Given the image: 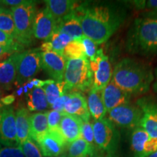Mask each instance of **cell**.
<instances>
[{
    "label": "cell",
    "instance_id": "1",
    "mask_svg": "<svg viewBox=\"0 0 157 157\" xmlns=\"http://www.w3.org/2000/svg\"><path fill=\"white\" fill-rule=\"evenodd\" d=\"M73 15L79 20L84 36L97 44L107 42L124 21L122 13L106 5L80 3Z\"/></svg>",
    "mask_w": 157,
    "mask_h": 157
},
{
    "label": "cell",
    "instance_id": "2",
    "mask_svg": "<svg viewBox=\"0 0 157 157\" xmlns=\"http://www.w3.org/2000/svg\"><path fill=\"white\" fill-rule=\"evenodd\" d=\"M112 80L118 87L132 95L146 93L154 81V74L150 66L127 58L115 66Z\"/></svg>",
    "mask_w": 157,
    "mask_h": 157
},
{
    "label": "cell",
    "instance_id": "3",
    "mask_svg": "<svg viewBox=\"0 0 157 157\" xmlns=\"http://www.w3.org/2000/svg\"><path fill=\"white\" fill-rule=\"evenodd\" d=\"M127 50L132 53H157V17H146L135 20L127 38Z\"/></svg>",
    "mask_w": 157,
    "mask_h": 157
},
{
    "label": "cell",
    "instance_id": "4",
    "mask_svg": "<svg viewBox=\"0 0 157 157\" xmlns=\"http://www.w3.org/2000/svg\"><path fill=\"white\" fill-rule=\"evenodd\" d=\"M63 78L66 92L91 90L93 74L90 69L89 60L87 58L68 60Z\"/></svg>",
    "mask_w": 157,
    "mask_h": 157
},
{
    "label": "cell",
    "instance_id": "5",
    "mask_svg": "<svg viewBox=\"0 0 157 157\" xmlns=\"http://www.w3.org/2000/svg\"><path fill=\"white\" fill-rule=\"evenodd\" d=\"M17 34V42L29 47L34 39V23L37 10L36 2L25 1L22 5L10 7Z\"/></svg>",
    "mask_w": 157,
    "mask_h": 157
},
{
    "label": "cell",
    "instance_id": "6",
    "mask_svg": "<svg viewBox=\"0 0 157 157\" xmlns=\"http://www.w3.org/2000/svg\"><path fill=\"white\" fill-rule=\"evenodd\" d=\"M93 126L95 144L108 155L113 156L117 152L119 142V134L115 125L105 117L94 121Z\"/></svg>",
    "mask_w": 157,
    "mask_h": 157
},
{
    "label": "cell",
    "instance_id": "7",
    "mask_svg": "<svg viewBox=\"0 0 157 157\" xmlns=\"http://www.w3.org/2000/svg\"><path fill=\"white\" fill-rule=\"evenodd\" d=\"M40 49H33L17 53L15 86H21L33 78L42 68Z\"/></svg>",
    "mask_w": 157,
    "mask_h": 157
},
{
    "label": "cell",
    "instance_id": "8",
    "mask_svg": "<svg viewBox=\"0 0 157 157\" xmlns=\"http://www.w3.org/2000/svg\"><path fill=\"white\" fill-rule=\"evenodd\" d=\"M90 69L93 74L92 90L102 91L112 79L113 70L109 58L102 49H98L94 59L90 60Z\"/></svg>",
    "mask_w": 157,
    "mask_h": 157
},
{
    "label": "cell",
    "instance_id": "9",
    "mask_svg": "<svg viewBox=\"0 0 157 157\" xmlns=\"http://www.w3.org/2000/svg\"><path fill=\"white\" fill-rule=\"evenodd\" d=\"M106 115L107 119L113 124L123 128L135 129L139 127L143 111L137 105L129 103L108 111Z\"/></svg>",
    "mask_w": 157,
    "mask_h": 157
},
{
    "label": "cell",
    "instance_id": "10",
    "mask_svg": "<svg viewBox=\"0 0 157 157\" xmlns=\"http://www.w3.org/2000/svg\"><path fill=\"white\" fill-rule=\"evenodd\" d=\"M0 143L7 147H17L15 113L12 106L0 110Z\"/></svg>",
    "mask_w": 157,
    "mask_h": 157
},
{
    "label": "cell",
    "instance_id": "11",
    "mask_svg": "<svg viewBox=\"0 0 157 157\" xmlns=\"http://www.w3.org/2000/svg\"><path fill=\"white\" fill-rule=\"evenodd\" d=\"M42 68L56 82L63 81L66 60L63 56L56 52H42Z\"/></svg>",
    "mask_w": 157,
    "mask_h": 157
},
{
    "label": "cell",
    "instance_id": "12",
    "mask_svg": "<svg viewBox=\"0 0 157 157\" xmlns=\"http://www.w3.org/2000/svg\"><path fill=\"white\" fill-rule=\"evenodd\" d=\"M137 105L143 111L139 124L151 137L157 138V104L146 98H141Z\"/></svg>",
    "mask_w": 157,
    "mask_h": 157
},
{
    "label": "cell",
    "instance_id": "13",
    "mask_svg": "<svg viewBox=\"0 0 157 157\" xmlns=\"http://www.w3.org/2000/svg\"><path fill=\"white\" fill-rule=\"evenodd\" d=\"M43 156L46 157H58L63 154L66 141L60 131H49L36 143Z\"/></svg>",
    "mask_w": 157,
    "mask_h": 157
},
{
    "label": "cell",
    "instance_id": "14",
    "mask_svg": "<svg viewBox=\"0 0 157 157\" xmlns=\"http://www.w3.org/2000/svg\"><path fill=\"white\" fill-rule=\"evenodd\" d=\"M57 29V22L45 7L37 12L34 23V36L38 39L48 41Z\"/></svg>",
    "mask_w": 157,
    "mask_h": 157
},
{
    "label": "cell",
    "instance_id": "15",
    "mask_svg": "<svg viewBox=\"0 0 157 157\" xmlns=\"http://www.w3.org/2000/svg\"><path fill=\"white\" fill-rule=\"evenodd\" d=\"M102 98L108 111L121 105L129 104L131 95L119 87L112 79L101 91Z\"/></svg>",
    "mask_w": 157,
    "mask_h": 157
},
{
    "label": "cell",
    "instance_id": "16",
    "mask_svg": "<svg viewBox=\"0 0 157 157\" xmlns=\"http://www.w3.org/2000/svg\"><path fill=\"white\" fill-rule=\"evenodd\" d=\"M63 113L75 116L84 121H89L90 119L87 100L78 92L68 93V98L65 105Z\"/></svg>",
    "mask_w": 157,
    "mask_h": 157
},
{
    "label": "cell",
    "instance_id": "17",
    "mask_svg": "<svg viewBox=\"0 0 157 157\" xmlns=\"http://www.w3.org/2000/svg\"><path fill=\"white\" fill-rule=\"evenodd\" d=\"M82 120L75 116L62 113L59 131L66 143H71L81 137Z\"/></svg>",
    "mask_w": 157,
    "mask_h": 157
},
{
    "label": "cell",
    "instance_id": "18",
    "mask_svg": "<svg viewBox=\"0 0 157 157\" xmlns=\"http://www.w3.org/2000/svg\"><path fill=\"white\" fill-rule=\"evenodd\" d=\"M46 8L56 21L57 25L60 21L73 14L80 3L71 0H47Z\"/></svg>",
    "mask_w": 157,
    "mask_h": 157
},
{
    "label": "cell",
    "instance_id": "19",
    "mask_svg": "<svg viewBox=\"0 0 157 157\" xmlns=\"http://www.w3.org/2000/svg\"><path fill=\"white\" fill-rule=\"evenodd\" d=\"M17 58V53L13 54L5 61L0 63V87L4 90H11L15 83Z\"/></svg>",
    "mask_w": 157,
    "mask_h": 157
},
{
    "label": "cell",
    "instance_id": "20",
    "mask_svg": "<svg viewBox=\"0 0 157 157\" xmlns=\"http://www.w3.org/2000/svg\"><path fill=\"white\" fill-rule=\"evenodd\" d=\"M30 117L29 110L23 105H17L15 111L17 138L21 145L29 137L30 135Z\"/></svg>",
    "mask_w": 157,
    "mask_h": 157
},
{
    "label": "cell",
    "instance_id": "21",
    "mask_svg": "<svg viewBox=\"0 0 157 157\" xmlns=\"http://www.w3.org/2000/svg\"><path fill=\"white\" fill-rule=\"evenodd\" d=\"M48 112H38L30 117V135L29 137L37 143L49 132Z\"/></svg>",
    "mask_w": 157,
    "mask_h": 157
},
{
    "label": "cell",
    "instance_id": "22",
    "mask_svg": "<svg viewBox=\"0 0 157 157\" xmlns=\"http://www.w3.org/2000/svg\"><path fill=\"white\" fill-rule=\"evenodd\" d=\"M56 31L67 34L72 41L80 40L84 36L79 20L73 14L58 23Z\"/></svg>",
    "mask_w": 157,
    "mask_h": 157
},
{
    "label": "cell",
    "instance_id": "23",
    "mask_svg": "<svg viewBox=\"0 0 157 157\" xmlns=\"http://www.w3.org/2000/svg\"><path fill=\"white\" fill-rule=\"evenodd\" d=\"M87 102L90 114L93 118L94 121L100 120L105 117L107 110L103 103L101 91L90 90Z\"/></svg>",
    "mask_w": 157,
    "mask_h": 157
},
{
    "label": "cell",
    "instance_id": "24",
    "mask_svg": "<svg viewBox=\"0 0 157 157\" xmlns=\"http://www.w3.org/2000/svg\"><path fill=\"white\" fill-rule=\"evenodd\" d=\"M67 157H97L95 146L86 142L82 137L69 143Z\"/></svg>",
    "mask_w": 157,
    "mask_h": 157
},
{
    "label": "cell",
    "instance_id": "25",
    "mask_svg": "<svg viewBox=\"0 0 157 157\" xmlns=\"http://www.w3.org/2000/svg\"><path fill=\"white\" fill-rule=\"evenodd\" d=\"M25 98L27 100V106L29 111H44L49 107L46 95L42 87H35L34 90L29 91Z\"/></svg>",
    "mask_w": 157,
    "mask_h": 157
},
{
    "label": "cell",
    "instance_id": "26",
    "mask_svg": "<svg viewBox=\"0 0 157 157\" xmlns=\"http://www.w3.org/2000/svg\"><path fill=\"white\" fill-rule=\"evenodd\" d=\"M151 136L142 127H137L131 135V149L134 157H143V151L147 141Z\"/></svg>",
    "mask_w": 157,
    "mask_h": 157
},
{
    "label": "cell",
    "instance_id": "27",
    "mask_svg": "<svg viewBox=\"0 0 157 157\" xmlns=\"http://www.w3.org/2000/svg\"><path fill=\"white\" fill-rule=\"evenodd\" d=\"M0 30L17 41V34L14 18L10 10L4 8L0 12Z\"/></svg>",
    "mask_w": 157,
    "mask_h": 157
},
{
    "label": "cell",
    "instance_id": "28",
    "mask_svg": "<svg viewBox=\"0 0 157 157\" xmlns=\"http://www.w3.org/2000/svg\"><path fill=\"white\" fill-rule=\"evenodd\" d=\"M42 88L44 90L49 106L50 107L66 93V84L64 81L60 82H54L52 84H47Z\"/></svg>",
    "mask_w": 157,
    "mask_h": 157
},
{
    "label": "cell",
    "instance_id": "29",
    "mask_svg": "<svg viewBox=\"0 0 157 157\" xmlns=\"http://www.w3.org/2000/svg\"><path fill=\"white\" fill-rule=\"evenodd\" d=\"M63 57L66 60L71 59L87 58L81 39L73 40L66 45L64 49Z\"/></svg>",
    "mask_w": 157,
    "mask_h": 157
},
{
    "label": "cell",
    "instance_id": "30",
    "mask_svg": "<svg viewBox=\"0 0 157 157\" xmlns=\"http://www.w3.org/2000/svg\"><path fill=\"white\" fill-rule=\"evenodd\" d=\"M71 41L72 39L67 34L60 33L58 31H55L52 36L48 40V42H50L51 45H52V52H55L60 55V56H63L65 48Z\"/></svg>",
    "mask_w": 157,
    "mask_h": 157
},
{
    "label": "cell",
    "instance_id": "31",
    "mask_svg": "<svg viewBox=\"0 0 157 157\" xmlns=\"http://www.w3.org/2000/svg\"><path fill=\"white\" fill-rule=\"evenodd\" d=\"M0 46L5 50L7 53L13 55L19 53L23 50L24 47L20 44L17 41L12 38L8 34L0 30Z\"/></svg>",
    "mask_w": 157,
    "mask_h": 157
},
{
    "label": "cell",
    "instance_id": "32",
    "mask_svg": "<svg viewBox=\"0 0 157 157\" xmlns=\"http://www.w3.org/2000/svg\"><path fill=\"white\" fill-rule=\"evenodd\" d=\"M20 146L25 157H43L39 145L30 137Z\"/></svg>",
    "mask_w": 157,
    "mask_h": 157
},
{
    "label": "cell",
    "instance_id": "33",
    "mask_svg": "<svg viewBox=\"0 0 157 157\" xmlns=\"http://www.w3.org/2000/svg\"><path fill=\"white\" fill-rule=\"evenodd\" d=\"M81 41L84 46V51H85L86 57L89 60V61L92 60L95 57L96 53H97L98 50L97 47L98 44L95 42H93L92 39L85 36L82 37Z\"/></svg>",
    "mask_w": 157,
    "mask_h": 157
},
{
    "label": "cell",
    "instance_id": "34",
    "mask_svg": "<svg viewBox=\"0 0 157 157\" xmlns=\"http://www.w3.org/2000/svg\"><path fill=\"white\" fill-rule=\"evenodd\" d=\"M81 137L84 139L86 142L90 144L95 146V141H94V132L93 124L90 121H82L81 127Z\"/></svg>",
    "mask_w": 157,
    "mask_h": 157
},
{
    "label": "cell",
    "instance_id": "35",
    "mask_svg": "<svg viewBox=\"0 0 157 157\" xmlns=\"http://www.w3.org/2000/svg\"><path fill=\"white\" fill-rule=\"evenodd\" d=\"M62 113L52 110L48 112V121L49 131H59Z\"/></svg>",
    "mask_w": 157,
    "mask_h": 157
},
{
    "label": "cell",
    "instance_id": "36",
    "mask_svg": "<svg viewBox=\"0 0 157 157\" xmlns=\"http://www.w3.org/2000/svg\"><path fill=\"white\" fill-rule=\"evenodd\" d=\"M0 157H25V156L19 146L0 149Z\"/></svg>",
    "mask_w": 157,
    "mask_h": 157
},
{
    "label": "cell",
    "instance_id": "37",
    "mask_svg": "<svg viewBox=\"0 0 157 157\" xmlns=\"http://www.w3.org/2000/svg\"><path fill=\"white\" fill-rule=\"evenodd\" d=\"M68 94H65L63 96H61L59 99L57 101L56 103H55L53 105L51 106L52 110H55V111H59V112L63 113L64 111V107L65 105H66V101H68Z\"/></svg>",
    "mask_w": 157,
    "mask_h": 157
},
{
    "label": "cell",
    "instance_id": "38",
    "mask_svg": "<svg viewBox=\"0 0 157 157\" xmlns=\"http://www.w3.org/2000/svg\"><path fill=\"white\" fill-rule=\"evenodd\" d=\"M16 87H17V89L15 90L13 95H14L15 98L16 103H20V102L23 101L24 90H23V85L16 86Z\"/></svg>",
    "mask_w": 157,
    "mask_h": 157
},
{
    "label": "cell",
    "instance_id": "39",
    "mask_svg": "<svg viewBox=\"0 0 157 157\" xmlns=\"http://www.w3.org/2000/svg\"><path fill=\"white\" fill-rule=\"evenodd\" d=\"M25 2V1L24 0H3V1H2V3L4 5L10 6L11 7H13L22 5Z\"/></svg>",
    "mask_w": 157,
    "mask_h": 157
},
{
    "label": "cell",
    "instance_id": "40",
    "mask_svg": "<svg viewBox=\"0 0 157 157\" xmlns=\"http://www.w3.org/2000/svg\"><path fill=\"white\" fill-rule=\"evenodd\" d=\"M15 101V98L13 94L4 96L2 99V102L4 105H6V106H9V105H10L12 103H14Z\"/></svg>",
    "mask_w": 157,
    "mask_h": 157
},
{
    "label": "cell",
    "instance_id": "41",
    "mask_svg": "<svg viewBox=\"0 0 157 157\" xmlns=\"http://www.w3.org/2000/svg\"><path fill=\"white\" fill-rule=\"evenodd\" d=\"M146 7L148 9L157 13V0H149V1H146Z\"/></svg>",
    "mask_w": 157,
    "mask_h": 157
},
{
    "label": "cell",
    "instance_id": "42",
    "mask_svg": "<svg viewBox=\"0 0 157 157\" xmlns=\"http://www.w3.org/2000/svg\"><path fill=\"white\" fill-rule=\"evenodd\" d=\"M10 56H12V55L7 53V52L0 46V61L7 60Z\"/></svg>",
    "mask_w": 157,
    "mask_h": 157
},
{
    "label": "cell",
    "instance_id": "43",
    "mask_svg": "<svg viewBox=\"0 0 157 157\" xmlns=\"http://www.w3.org/2000/svg\"><path fill=\"white\" fill-rule=\"evenodd\" d=\"M134 4L137 8L143 9L146 7V1H134Z\"/></svg>",
    "mask_w": 157,
    "mask_h": 157
},
{
    "label": "cell",
    "instance_id": "44",
    "mask_svg": "<svg viewBox=\"0 0 157 157\" xmlns=\"http://www.w3.org/2000/svg\"><path fill=\"white\" fill-rule=\"evenodd\" d=\"M4 95H5L4 90H2L1 87H0V110L4 108V104L2 103V99Z\"/></svg>",
    "mask_w": 157,
    "mask_h": 157
},
{
    "label": "cell",
    "instance_id": "45",
    "mask_svg": "<svg viewBox=\"0 0 157 157\" xmlns=\"http://www.w3.org/2000/svg\"><path fill=\"white\" fill-rule=\"evenodd\" d=\"M154 89L156 92H157V74H156V81H155L154 84Z\"/></svg>",
    "mask_w": 157,
    "mask_h": 157
},
{
    "label": "cell",
    "instance_id": "46",
    "mask_svg": "<svg viewBox=\"0 0 157 157\" xmlns=\"http://www.w3.org/2000/svg\"><path fill=\"white\" fill-rule=\"evenodd\" d=\"M146 157H157V151L153 153V154H150V155H148V156Z\"/></svg>",
    "mask_w": 157,
    "mask_h": 157
},
{
    "label": "cell",
    "instance_id": "47",
    "mask_svg": "<svg viewBox=\"0 0 157 157\" xmlns=\"http://www.w3.org/2000/svg\"><path fill=\"white\" fill-rule=\"evenodd\" d=\"M4 8H5V7H4V5L2 3V1H0V12Z\"/></svg>",
    "mask_w": 157,
    "mask_h": 157
},
{
    "label": "cell",
    "instance_id": "48",
    "mask_svg": "<svg viewBox=\"0 0 157 157\" xmlns=\"http://www.w3.org/2000/svg\"><path fill=\"white\" fill-rule=\"evenodd\" d=\"M58 157H67V156H66V155L65 154H63L60 155V156H59Z\"/></svg>",
    "mask_w": 157,
    "mask_h": 157
},
{
    "label": "cell",
    "instance_id": "49",
    "mask_svg": "<svg viewBox=\"0 0 157 157\" xmlns=\"http://www.w3.org/2000/svg\"><path fill=\"white\" fill-rule=\"evenodd\" d=\"M103 157H113V156H112V155H107V156Z\"/></svg>",
    "mask_w": 157,
    "mask_h": 157
},
{
    "label": "cell",
    "instance_id": "50",
    "mask_svg": "<svg viewBox=\"0 0 157 157\" xmlns=\"http://www.w3.org/2000/svg\"><path fill=\"white\" fill-rule=\"evenodd\" d=\"M0 148H1V145H0Z\"/></svg>",
    "mask_w": 157,
    "mask_h": 157
}]
</instances>
